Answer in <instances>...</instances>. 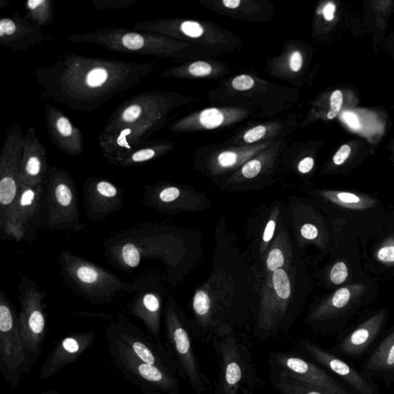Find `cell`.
Listing matches in <instances>:
<instances>
[{
	"label": "cell",
	"instance_id": "1",
	"mask_svg": "<svg viewBox=\"0 0 394 394\" xmlns=\"http://www.w3.org/2000/svg\"><path fill=\"white\" fill-rule=\"evenodd\" d=\"M223 221L216 232L211 272L195 290L191 302L192 331L199 342L211 343L217 334L253 324L257 281Z\"/></svg>",
	"mask_w": 394,
	"mask_h": 394
},
{
	"label": "cell",
	"instance_id": "2",
	"mask_svg": "<svg viewBox=\"0 0 394 394\" xmlns=\"http://www.w3.org/2000/svg\"><path fill=\"white\" fill-rule=\"evenodd\" d=\"M153 68L147 63L72 53L63 54L50 65L35 69L33 76L44 98L89 113L137 87Z\"/></svg>",
	"mask_w": 394,
	"mask_h": 394
},
{
	"label": "cell",
	"instance_id": "3",
	"mask_svg": "<svg viewBox=\"0 0 394 394\" xmlns=\"http://www.w3.org/2000/svg\"><path fill=\"white\" fill-rule=\"evenodd\" d=\"M256 281L253 333L265 341L292 329L305 306L312 282L302 256Z\"/></svg>",
	"mask_w": 394,
	"mask_h": 394
},
{
	"label": "cell",
	"instance_id": "4",
	"mask_svg": "<svg viewBox=\"0 0 394 394\" xmlns=\"http://www.w3.org/2000/svg\"><path fill=\"white\" fill-rule=\"evenodd\" d=\"M164 105L159 93L143 92L115 109L98 137L103 157L109 164L151 137L164 118Z\"/></svg>",
	"mask_w": 394,
	"mask_h": 394
},
{
	"label": "cell",
	"instance_id": "5",
	"mask_svg": "<svg viewBox=\"0 0 394 394\" xmlns=\"http://www.w3.org/2000/svg\"><path fill=\"white\" fill-rule=\"evenodd\" d=\"M219 361L215 394H240L241 387L254 391L264 385L258 375L246 342L237 331L217 334L211 343Z\"/></svg>",
	"mask_w": 394,
	"mask_h": 394
},
{
	"label": "cell",
	"instance_id": "6",
	"mask_svg": "<svg viewBox=\"0 0 394 394\" xmlns=\"http://www.w3.org/2000/svg\"><path fill=\"white\" fill-rule=\"evenodd\" d=\"M166 347L179 368V376L187 381L197 394L210 385L199 364L191 338V325L175 302L169 301L165 309Z\"/></svg>",
	"mask_w": 394,
	"mask_h": 394
},
{
	"label": "cell",
	"instance_id": "7",
	"mask_svg": "<svg viewBox=\"0 0 394 394\" xmlns=\"http://www.w3.org/2000/svg\"><path fill=\"white\" fill-rule=\"evenodd\" d=\"M108 350L122 377L143 394H181L178 377L140 360L112 333L107 331Z\"/></svg>",
	"mask_w": 394,
	"mask_h": 394
},
{
	"label": "cell",
	"instance_id": "8",
	"mask_svg": "<svg viewBox=\"0 0 394 394\" xmlns=\"http://www.w3.org/2000/svg\"><path fill=\"white\" fill-rule=\"evenodd\" d=\"M0 371L5 382L12 388H17L23 374L30 371L19 316L4 296H0Z\"/></svg>",
	"mask_w": 394,
	"mask_h": 394
},
{
	"label": "cell",
	"instance_id": "9",
	"mask_svg": "<svg viewBox=\"0 0 394 394\" xmlns=\"http://www.w3.org/2000/svg\"><path fill=\"white\" fill-rule=\"evenodd\" d=\"M344 287L333 294L316 300L309 309L306 324L322 333L341 332L358 309L371 303L370 298L355 296L360 287Z\"/></svg>",
	"mask_w": 394,
	"mask_h": 394
},
{
	"label": "cell",
	"instance_id": "10",
	"mask_svg": "<svg viewBox=\"0 0 394 394\" xmlns=\"http://www.w3.org/2000/svg\"><path fill=\"white\" fill-rule=\"evenodd\" d=\"M25 134L18 124L6 131L0 151V204L1 219L21 191V173Z\"/></svg>",
	"mask_w": 394,
	"mask_h": 394
},
{
	"label": "cell",
	"instance_id": "11",
	"mask_svg": "<svg viewBox=\"0 0 394 394\" xmlns=\"http://www.w3.org/2000/svg\"><path fill=\"white\" fill-rule=\"evenodd\" d=\"M269 365L270 372L300 380L327 394H351L321 367L292 353H271Z\"/></svg>",
	"mask_w": 394,
	"mask_h": 394
},
{
	"label": "cell",
	"instance_id": "12",
	"mask_svg": "<svg viewBox=\"0 0 394 394\" xmlns=\"http://www.w3.org/2000/svg\"><path fill=\"white\" fill-rule=\"evenodd\" d=\"M109 332L118 337L140 360L179 376V368L168 348L162 343L148 338L137 327L124 318L109 327Z\"/></svg>",
	"mask_w": 394,
	"mask_h": 394
},
{
	"label": "cell",
	"instance_id": "13",
	"mask_svg": "<svg viewBox=\"0 0 394 394\" xmlns=\"http://www.w3.org/2000/svg\"><path fill=\"white\" fill-rule=\"evenodd\" d=\"M21 305L19 329L30 371L41 356L47 336V319L41 296H25Z\"/></svg>",
	"mask_w": 394,
	"mask_h": 394
},
{
	"label": "cell",
	"instance_id": "14",
	"mask_svg": "<svg viewBox=\"0 0 394 394\" xmlns=\"http://www.w3.org/2000/svg\"><path fill=\"white\" fill-rule=\"evenodd\" d=\"M300 348L308 356L340 377L355 394H382L369 377L334 353L325 350L314 342L303 340Z\"/></svg>",
	"mask_w": 394,
	"mask_h": 394
},
{
	"label": "cell",
	"instance_id": "15",
	"mask_svg": "<svg viewBox=\"0 0 394 394\" xmlns=\"http://www.w3.org/2000/svg\"><path fill=\"white\" fill-rule=\"evenodd\" d=\"M315 204L300 199L289 201L287 219L294 243L300 251L309 244L316 245L322 250H327V243L318 228V225L324 224V219L316 210Z\"/></svg>",
	"mask_w": 394,
	"mask_h": 394
},
{
	"label": "cell",
	"instance_id": "16",
	"mask_svg": "<svg viewBox=\"0 0 394 394\" xmlns=\"http://www.w3.org/2000/svg\"><path fill=\"white\" fill-rule=\"evenodd\" d=\"M300 256L302 253L294 243L285 210L267 254L261 262L253 266L256 279L270 276Z\"/></svg>",
	"mask_w": 394,
	"mask_h": 394
},
{
	"label": "cell",
	"instance_id": "17",
	"mask_svg": "<svg viewBox=\"0 0 394 394\" xmlns=\"http://www.w3.org/2000/svg\"><path fill=\"white\" fill-rule=\"evenodd\" d=\"M96 333L93 331L75 333L67 336L55 345L43 362L40 379L47 380L74 363L94 344Z\"/></svg>",
	"mask_w": 394,
	"mask_h": 394
},
{
	"label": "cell",
	"instance_id": "18",
	"mask_svg": "<svg viewBox=\"0 0 394 394\" xmlns=\"http://www.w3.org/2000/svg\"><path fill=\"white\" fill-rule=\"evenodd\" d=\"M53 39L27 17L16 14L0 19V45L5 48L27 51Z\"/></svg>",
	"mask_w": 394,
	"mask_h": 394
},
{
	"label": "cell",
	"instance_id": "19",
	"mask_svg": "<svg viewBox=\"0 0 394 394\" xmlns=\"http://www.w3.org/2000/svg\"><path fill=\"white\" fill-rule=\"evenodd\" d=\"M44 109L47 130L54 144L69 156H80L84 151L80 129L61 109L47 103Z\"/></svg>",
	"mask_w": 394,
	"mask_h": 394
},
{
	"label": "cell",
	"instance_id": "20",
	"mask_svg": "<svg viewBox=\"0 0 394 394\" xmlns=\"http://www.w3.org/2000/svg\"><path fill=\"white\" fill-rule=\"evenodd\" d=\"M41 190V185L21 187L15 202L1 219V225L9 235L17 240L24 237L40 210Z\"/></svg>",
	"mask_w": 394,
	"mask_h": 394
},
{
	"label": "cell",
	"instance_id": "21",
	"mask_svg": "<svg viewBox=\"0 0 394 394\" xmlns=\"http://www.w3.org/2000/svg\"><path fill=\"white\" fill-rule=\"evenodd\" d=\"M386 316V311H380L371 315L336 344L333 351L348 358L361 356L382 331Z\"/></svg>",
	"mask_w": 394,
	"mask_h": 394
},
{
	"label": "cell",
	"instance_id": "22",
	"mask_svg": "<svg viewBox=\"0 0 394 394\" xmlns=\"http://www.w3.org/2000/svg\"><path fill=\"white\" fill-rule=\"evenodd\" d=\"M47 155L36 129L30 126L25 133L21 187H36L41 185L47 173Z\"/></svg>",
	"mask_w": 394,
	"mask_h": 394
},
{
	"label": "cell",
	"instance_id": "23",
	"mask_svg": "<svg viewBox=\"0 0 394 394\" xmlns=\"http://www.w3.org/2000/svg\"><path fill=\"white\" fill-rule=\"evenodd\" d=\"M364 371L386 381L394 380V328L366 360Z\"/></svg>",
	"mask_w": 394,
	"mask_h": 394
},
{
	"label": "cell",
	"instance_id": "24",
	"mask_svg": "<svg viewBox=\"0 0 394 394\" xmlns=\"http://www.w3.org/2000/svg\"><path fill=\"white\" fill-rule=\"evenodd\" d=\"M131 312L144 322L151 339L162 343L160 334L161 303L159 297L153 294H146L135 305Z\"/></svg>",
	"mask_w": 394,
	"mask_h": 394
},
{
	"label": "cell",
	"instance_id": "25",
	"mask_svg": "<svg viewBox=\"0 0 394 394\" xmlns=\"http://www.w3.org/2000/svg\"><path fill=\"white\" fill-rule=\"evenodd\" d=\"M164 146L157 141H145L132 148L131 151L116 158L112 164L118 166H129L144 164L160 156L164 151Z\"/></svg>",
	"mask_w": 394,
	"mask_h": 394
},
{
	"label": "cell",
	"instance_id": "26",
	"mask_svg": "<svg viewBox=\"0 0 394 394\" xmlns=\"http://www.w3.org/2000/svg\"><path fill=\"white\" fill-rule=\"evenodd\" d=\"M284 212H285V209L283 206L278 202H276L272 210H271L268 221L265 224L261 241L257 246V262L256 263L261 262L265 254H267L271 243L274 241L277 227H278Z\"/></svg>",
	"mask_w": 394,
	"mask_h": 394
},
{
	"label": "cell",
	"instance_id": "27",
	"mask_svg": "<svg viewBox=\"0 0 394 394\" xmlns=\"http://www.w3.org/2000/svg\"><path fill=\"white\" fill-rule=\"evenodd\" d=\"M270 381L281 394H327L300 380L274 372H270Z\"/></svg>",
	"mask_w": 394,
	"mask_h": 394
},
{
	"label": "cell",
	"instance_id": "28",
	"mask_svg": "<svg viewBox=\"0 0 394 394\" xmlns=\"http://www.w3.org/2000/svg\"><path fill=\"white\" fill-rule=\"evenodd\" d=\"M25 8V17L38 27L42 28L54 23V3L52 0H28Z\"/></svg>",
	"mask_w": 394,
	"mask_h": 394
},
{
	"label": "cell",
	"instance_id": "29",
	"mask_svg": "<svg viewBox=\"0 0 394 394\" xmlns=\"http://www.w3.org/2000/svg\"><path fill=\"white\" fill-rule=\"evenodd\" d=\"M383 241H378L376 248H372L371 256L382 268H394V231L387 236L384 232ZM380 267V268H381Z\"/></svg>",
	"mask_w": 394,
	"mask_h": 394
},
{
	"label": "cell",
	"instance_id": "30",
	"mask_svg": "<svg viewBox=\"0 0 394 394\" xmlns=\"http://www.w3.org/2000/svg\"><path fill=\"white\" fill-rule=\"evenodd\" d=\"M350 272L347 262L343 260L336 261L325 274L327 287L342 285L347 281Z\"/></svg>",
	"mask_w": 394,
	"mask_h": 394
},
{
	"label": "cell",
	"instance_id": "31",
	"mask_svg": "<svg viewBox=\"0 0 394 394\" xmlns=\"http://www.w3.org/2000/svg\"><path fill=\"white\" fill-rule=\"evenodd\" d=\"M138 0H91L94 8L100 11H113L127 9Z\"/></svg>",
	"mask_w": 394,
	"mask_h": 394
},
{
	"label": "cell",
	"instance_id": "32",
	"mask_svg": "<svg viewBox=\"0 0 394 394\" xmlns=\"http://www.w3.org/2000/svg\"><path fill=\"white\" fill-rule=\"evenodd\" d=\"M76 275L77 279L89 286L100 283L102 277L98 269L89 265H81L77 268Z\"/></svg>",
	"mask_w": 394,
	"mask_h": 394
},
{
	"label": "cell",
	"instance_id": "33",
	"mask_svg": "<svg viewBox=\"0 0 394 394\" xmlns=\"http://www.w3.org/2000/svg\"><path fill=\"white\" fill-rule=\"evenodd\" d=\"M200 124L206 129H215L223 124V114L215 108L205 109L200 114Z\"/></svg>",
	"mask_w": 394,
	"mask_h": 394
},
{
	"label": "cell",
	"instance_id": "34",
	"mask_svg": "<svg viewBox=\"0 0 394 394\" xmlns=\"http://www.w3.org/2000/svg\"><path fill=\"white\" fill-rule=\"evenodd\" d=\"M122 260L128 267L135 268L140 263L141 256L137 247L133 243H127L122 249Z\"/></svg>",
	"mask_w": 394,
	"mask_h": 394
},
{
	"label": "cell",
	"instance_id": "35",
	"mask_svg": "<svg viewBox=\"0 0 394 394\" xmlns=\"http://www.w3.org/2000/svg\"><path fill=\"white\" fill-rule=\"evenodd\" d=\"M95 187L96 191L103 198L113 199L118 195L116 187L107 180L96 181Z\"/></svg>",
	"mask_w": 394,
	"mask_h": 394
},
{
	"label": "cell",
	"instance_id": "36",
	"mask_svg": "<svg viewBox=\"0 0 394 394\" xmlns=\"http://www.w3.org/2000/svg\"><path fill=\"white\" fill-rule=\"evenodd\" d=\"M262 171V164L260 160H252L242 167L241 174L243 178L251 179L256 178Z\"/></svg>",
	"mask_w": 394,
	"mask_h": 394
},
{
	"label": "cell",
	"instance_id": "37",
	"mask_svg": "<svg viewBox=\"0 0 394 394\" xmlns=\"http://www.w3.org/2000/svg\"><path fill=\"white\" fill-rule=\"evenodd\" d=\"M342 105H343V94L340 90H336L331 98V109L327 114V118L332 120L338 115L340 111Z\"/></svg>",
	"mask_w": 394,
	"mask_h": 394
},
{
	"label": "cell",
	"instance_id": "38",
	"mask_svg": "<svg viewBox=\"0 0 394 394\" xmlns=\"http://www.w3.org/2000/svg\"><path fill=\"white\" fill-rule=\"evenodd\" d=\"M181 31L183 33L192 38H198L204 34V29L201 25L197 22L186 21L180 25Z\"/></svg>",
	"mask_w": 394,
	"mask_h": 394
},
{
	"label": "cell",
	"instance_id": "39",
	"mask_svg": "<svg viewBox=\"0 0 394 394\" xmlns=\"http://www.w3.org/2000/svg\"><path fill=\"white\" fill-rule=\"evenodd\" d=\"M232 86L235 89L243 91V90H248L253 87L254 86V80L250 76L241 75L236 77L232 80Z\"/></svg>",
	"mask_w": 394,
	"mask_h": 394
},
{
	"label": "cell",
	"instance_id": "40",
	"mask_svg": "<svg viewBox=\"0 0 394 394\" xmlns=\"http://www.w3.org/2000/svg\"><path fill=\"white\" fill-rule=\"evenodd\" d=\"M189 71L193 76H206L211 74L212 67L208 63L200 61L191 64Z\"/></svg>",
	"mask_w": 394,
	"mask_h": 394
},
{
	"label": "cell",
	"instance_id": "41",
	"mask_svg": "<svg viewBox=\"0 0 394 394\" xmlns=\"http://www.w3.org/2000/svg\"><path fill=\"white\" fill-rule=\"evenodd\" d=\"M237 155L234 152L226 151L219 155L218 163L223 168L234 166L237 162Z\"/></svg>",
	"mask_w": 394,
	"mask_h": 394
},
{
	"label": "cell",
	"instance_id": "42",
	"mask_svg": "<svg viewBox=\"0 0 394 394\" xmlns=\"http://www.w3.org/2000/svg\"><path fill=\"white\" fill-rule=\"evenodd\" d=\"M266 128L263 126L256 127L245 133L244 140L249 144L254 143V142L263 138V135L266 134Z\"/></svg>",
	"mask_w": 394,
	"mask_h": 394
},
{
	"label": "cell",
	"instance_id": "43",
	"mask_svg": "<svg viewBox=\"0 0 394 394\" xmlns=\"http://www.w3.org/2000/svg\"><path fill=\"white\" fill-rule=\"evenodd\" d=\"M351 153V148L350 146H342L340 150L335 154L333 161L335 165L340 166L345 163L349 156Z\"/></svg>",
	"mask_w": 394,
	"mask_h": 394
},
{
	"label": "cell",
	"instance_id": "44",
	"mask_svg": "<svg viewBox=\"0 0 394 394\" xmlns=\"http://www.w3.org/2000/svg\"><path fill=\"white\" fill-rule=\"evenodd\" d=\"M303 65V57L299 51H295L290 56L289 67L294 72H298Z\"/></svg>",
	"mask_w": 394,
	"mask_h": 394
},
{
	"label": "cell",
	"instance_id": "45",
	"mask_svg": "<svg viewBox=\"0 0 394 394\" xmlns=\"http://www.w3.org/2000/svg\"><path fill=\"white\" fill-rule=\"evenodd\" d=\"M314 166V159L311 157H307L300 161L298 165V171L302 174H307L312 171Z\"/></svg>",
	"mask_w": 394,
	"mask_h": 394
},
{
	"label": "cell",
	"instance_id": "46",
	"mask_svg": "<svg viewBox=\"0 0 394 394\" xmlns=\"http://www.w3.org/2000/svg\"><path fill=\"white\" fill-rule=\"evenodd\" d=\"M344 118L347 122V124L351 128L358 130L360 127L359 120L357 116L351 112H346L344 113Z\"/></svg>",
	"mask_w": 394,
	"mask_h": 394
},
{
	"label": "cell",
	"instance_id": "47",
	"mask_svg": "<svg viewBox=\"0 0 394 394\" xmlns=\"http://www.w3.org/2000/svg\"><path fill=\"white\" fill-rule=\"evenodd\" d=\"M334 12L335 6L333 3H329L325 6L324 10V15L327 21H333L334 17Z\"/></svg>",
	"mask_w": 394,
	"mask_h": 394
},
{
	"label": "cell",
	"instance_id": "48",
	"mask_svg": "<svg viewBox=\"0 0 394 394\" xmlns=\"http://www.w3.org/2000/svg\"><path fill=\"white\" fill-rule=\"evenodd\" d=\"M223 5L229 9H236L241 4L240 0H223Z\"/></svg>",
	"mask_w": 394,
	"mask_h": 394
},
{
	"label": "cell",
	"instance_id": "49",
	"mask_svg": "<svg viewBox=\"0 0 394 394\" xmlns=\"http://www.w3.org/2000/svg\"><path fill=\"white\" fill-rule=\"evenodd\" d=\"M10 2L8 1V0H0V9H3L6 8H8V6H9Z\"/></svg>",
	"mask_w": 394,
	"mask_h": 394
},
{
	"label": "cell",
	"instance_id": "50",
	"mask_svg": "<svg viewBox=\"0 0 394 394\" xmlns=\"http://www.w3.org/2000/svg\"><path fill=\"white\" fill-rule=\"evenodd\" d=\"M39 394H60L59 392H58L57 390L55 389H48L46 391H44Z\"/></svg>",
	"mask_w": 394,
	"mask_h": 394
}]
</instances>
